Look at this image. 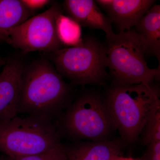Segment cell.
I'll return each mask as SVG.
<instances>
[{
    "label": "cell",
    "mask_w": 160,
    "mask_h": 160,
    "mask_svg": "<svg viewBox=\"0 0 160 160\" xmlns=\"http://www.w3.org/2000/svg\"><path fill=\"white\" fill-rule=\"evenodd\" d=\"M6 62V59L2 58L1 55H0V67H1V66H3V65H5Z\"/></svg>",
    "instance_id": "obj_20"
},
{
    "label": "cell",
    "mask_w": 160,
    "mask_h": 160,
    "mask_svg": "<svg viewBox=\"0 0 160 160\" xmlns=\"http://www.w3.org/2000/svg\"><path fill=\"white\" fill-rule=\"evenodd\" d=\"M58 29L63 45L75 46L82 39L81 38V26L69 16L61 15L58 21Z\"/></svg>",
    "instance_id": "obj_14"
},
{
    "label": "cell",
    "mask_w": 160,
    "mask_h": 160,
    "mask_svg": "<svg viewBox=\"0 0 160 160\" xmlns=\"http://www.w3.org/2000/svg\"><path fill=\"white\" fill-rule=\"evenodd\" d=\"M61 138L52 119L16 116L0 125V154L15 159L43 153L62 145Z\"/></svg>",
    "instance_id": "obj_4"
},
{
    "label": "cell",
    "mask_w": 160,
    "mask_h": 160,
    "mask_svg": "<svg viewBox=\"0 0 160 160\" xmlns=\"http://www.w3.org/2000/svg\"><path fill=\"white\" fill-rule=\"evenodd\" d=\"M0 72V125L17 116L23 63L19 59L6 61Z\"/></svg>",
    "instance_id": "obj_8"
},
{
    "label": "cell",
    "mask_w": 160,
    "mask_h": 160,
    "mask_svg": "<svg viewBox=\"0 0 160 160\" xmlns=\"http://www.w3.org/2000/svg\"><path fill=\"white\" fill-rule=\"evenodd\" d=\"M9 160H68L64 146L62 144L46 152Z\"/></svg>",
    "instance_id": "obj_16"
},
{
    "label": "cell",
    "mask_w": 160,
    "mask_h": 160,
    "mask_svg": "<svg viewBox=\"0 0 160 160\" xmlns=\"http://www.w3.org/2000/svg\"><path fill=\"white\" fill-rule=\"evenodd\" d=\"M0 160H9V158L4 155L0 154Z\"/></svg>",
    "instance_id": "obj_21"
},
{
    "label": "cell",
    "mask_w": 160,
    "mask_h": 160,
    "mask_svg": "<svg viewBox=\"0 0 160 160\" xmlns=\"http://www.w3.org/2000/svg\"><path fill=\"white\" fill-rule=\"evenodd\" d=\"M25 6L30 11L42 9L46 5H48L51 1L49 0H21Z\"/></svg>",
    "instance_id": "obj_18"
},
{
    "label": "cell",
    "mask_w": 160,
    "mask_h": 160,
    "mask_svg": "<svg viewBox=\"0 0 160 160\" xmlns=\"http://www.w3.org/2000/svg\"><path fill=\"white\" fill-rule=\"evenodd\" d=\"M32 15L21 0H0V42H6L12 30Z\"/></svg>",
    "instance_id": "obj_13"
},
{
    "label": "cell",
    "mask_w": 160,
    "mask_h": 160,
    "mask_svg": "<svg viewBox=\"0 0 160 160\" xmlns=\"http://www.w3.org/2000/svg\"><path fill=\"white\" fill-rule=\"evenodd\" d=\"M71 86L66 82L54 65L44 59L24 68L18 113L54 120L70 105Z\"/></svg>",
    "instance_id": "obj_1"
},
{
    "label": "cell",
    "mask_w": 160,
    "mask_h": 160,
    "mask_svg": "<svg viewBox=\"0 0 160 160\" xmlns=\"http://www.w3.org/2000/svg\"><path fill=\"white\" fill-rule=\"evenodd\" d=\"M112 84L104 98L115 129L127 143L135 142L148 120L160 109L159 91L152 85Z\"/></svg>",
    "instance_id": "obj_2"
},
{
    "label": "cell",
    "mask_w": 160,
    "mask_h": 160,
    "mask_svg": "<svg viewBox=\"0 0 160 160\" xmlns=\"http://www.w3.org/2000/svg\"><path fill=\"white\" fill-rule=\"evenodd\" d=\"M64 147L68 160H111L120 155L122 149L119 141L109 139L78 142Z\"/></svg>",
    "instance_id": "obj_11"
},
{
    "label": "cell",
    "mask_w": 160,
    "mask_h": 160,
    "mask_svg": "<svg viewBox=\"0 0 160 160\" xmlns=\"http://www.w3.org/2000/svg\"><path fill=\"white\" fill-rule=\"evenodd\" d=\"M119 32L132 29L155 4L154 0H97Z\"/></svg>",
    "instance_id": "obj_9"
},
{
    "label": "cell",
    "mask_w": 160,
    "mask_h": 160,
    "mask_svg": "<svg viewBox=\"0 0 160 160\" xmlns=\"http://www.w3.org/2000/svg\"><path fill=\"white\" fill-rule=\"evenodd\" d=\"M147 148L142 160H160V142L151 143Z\"/></svg>",
    "instance_id": "obj_17"
},
{
    "label": "cell",
    "mask_w": 160,
    "mask_h": 160,
    "mask_svg": "<svg viewBox=\"0 0 160 160\" xmlns=\"http://www.w3.org/2000/svg\"><path fill=\"white\" fill-rule=\"evenodd\" d=\"M135 31L146 44V57L160 62V5L155 4L135 26Z\"/></svg>",
    "instance_id": "obj_12"
},
{
    "label": "cell",
    "mask_w": 160,
    "mask_h": 160,
    "mask_svg": "<svg viewBox=\"0 0 160 160\" xmlns=\"http://www.w3.org/2000/svg\"><path fill=\"white\" fill-rule=\"evenodd\" d=\"M104 45L106 66L112 84H149L159 79L160 66L155 69L148 66L146 43L134 29L106 38Z\"/></svg>",
    "instance_id": "obj_3"
},
{
    "label": "cell",
    "mask_w": 160,
    "mask_h": 160,
    "mask_svg": "<svg viewBox=\"0 0 160 160\" xmlns=\"http://www.w3.org/2000/svg\"><path fill=\"white\" fill-rule=\"evenodd\" d=\"M62 6L68 16L81 27L102 30L106 38L114 35L112 22L102 12L95 1L66 0Z\"/></svg>",
    "instance_id": "obj_10"
},
{
    "label": "cell",
    "mask_w": 160,
    "mask_h": 160,
    "mask_svg": "<svg viewBox=\"0 0 160 160\" xmlns=\"http://www.w3.org/2000/svg\"><path fill=\"white\" fill-rule=\"evenodd\" d=\"M62 6L54 3L49 9L29 18L12 30L7 42L24 52H52L62 48L58 24L63 14Z\"/></svg>",
    "instance_id": "obj_7"
},
{
    "label": "cell",
    "mask_w": 160,
    "mask_h": 160,
    "mask_svg": "<svg viewBox=\"0 0 160 160\" xmlns=\"http://www.w3.org/2000/svg\"><path fill=\"white\" fill-rule=\"evenodd\" d=\"M51 55L58 72L72 84L103 85L109 77L105 45L93 37L85 38L76 46L62 48Z\"/></svg>",
    "instance_id": "obj_5"
},
{
    "label": "cell",
    "mask_w": 160,
    "mask_h": 160,
    "mask_svg": "<svg viewBox=\"0 0 160 160\" xmlns=\"http://www.w3.org/2000/svg\"><path fill=\"white\" fill-rule=\"evenodd\" d=\"M111 160H142L139 159L133 158L130 157H124L121 155L117 156L112 159Z\"/></svg>",
    "instance_id": "obj_19"
},
{
    "label": "cell",
    "mask_w": 160,
    "mask_h": 160,
    "mask_svg": "<svg viewBox=\"0 0 160 160\" xmlns=\"http://www.w3.org/2000/svg\"><path fill=\"white\" fill-rule=\"evenodd\" d=\"M57 124L60 132L78 141L108 139L115 129L104 98L92 91L79 95Z\"/></svg>",
    "instance_id": "obj_6"
},
{
    "label": "cell",
    "mask_w": 160,
    "mask_h": 160,
    "mask_svg": "<svg viewBox=\"0 0 160 160\" xmlns=\"http://www.w3.org/2000/svg\"><path fill=\"white\" fill-rule=\"evenodd\" d=\"M142 141L145 146L160 142V109L152 115L143 129Z\"/></svg>",
    "instance_id": "obj_15"
}]
</instances>
